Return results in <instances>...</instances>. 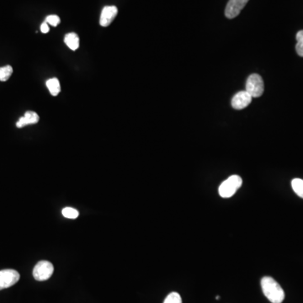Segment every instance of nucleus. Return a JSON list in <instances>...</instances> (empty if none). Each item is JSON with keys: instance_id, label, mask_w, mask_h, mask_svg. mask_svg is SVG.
I'll use <instances>...</instances> for the list:
<instances>
[{"instance_id": "1", "label": "nucleus", "mask_w": 303, "mask_h": 303, "mask_svg": "<svg viewBox=\"0 0 303 303\" xmlns=\"http://www.w3.org/2000/svg\"><path fill=\"white\" fill-rule=\"evenodd\" d=\"M261 288L266 298L271 303H281L284 301L285 291L272 277H263L261 280Z\"/></svg>"}, {"instance_id": "2", "label": "nucleus", "mask_w": 303, "mask_h": 303, "mask_svg": "<svg viewBox=\"0 0 303 303\" xmlns=\"http://www.w3.org/2000/svg\"><path fill=\"white\" fill-rule=\"evenodd\" d=\"M242 184H243V179L241 177L236 174L232 175L226 180H224L219 186V195L222 198H230L238 192V190L242 186Z\"/></svg>"}, {"instance_id": "3", "label": "nucleus", "mask_w": 303, "mask_h": 303, "mask_svg": "<svg viewBox=\"0 0 303 303\" xmlns=\"http://www.w3.org/2000/svg\"><path fill=\"white\" fill-rule=\"evenodd\" d=\"M246 90L253 98L260 97L264 90L263 79L260 75L253 73L250 75L246 82Z\"/></svg>"}, {"instance_id": "4", "label": "nucleus", "mask_w": 303, "mask_h": 303, "mask_svg": "<svg viewBox=\"0 0 303 303\" xmlns=\"http://www.w3.org/2000/svg\"><path fill=\"white\" fill-rule=\"evenodd\" d=\"M54 272V267L49 261H39L33 270V276L38 281H47Z\"/></svg>"}, {"instance_id": "5", "label": "nucleus", "mask_w": 303, "mask_h": 303, "mask_svg": "<svg viewBox=\"0 0 303 303\" xmlns=\"http://www.w3.org/2000/svg\"><path fill=\"white\" fill-rule=\"evenodd\" d=\"M20 278V274L15 270L9 269L0 271V291L14 286Z\"/></svg>"}, {"instance_id": "6", "label": "nucleus", "mask_w": 303, "mask_h": 303, "mask_svg": "<svg viewBox=\"0 0 303 303\" xmlns=\"http://www.w3.org/2000/svg\"><path fill=\"white\" fill-rule=\"evenodd\" d=\"M249 1V0H229L225 9V16L228 19L236 18Z\"/></svg>"}, {"instance_id": "7", "label": "nucleus", "mask_w": 303, "mask_h": 303, "mask_svg": "<svg viewBox=\"0 0 303 303\" xmlns=\"http://www.w3.org/2000/svg\"><path fill=\"white\" fill-rule=\"evenodd\" d=\"M251 95L246 90L239 91L232 99V106L235 109H243L246 108L252 102Z\"/></svg>"}, {"instance_id": "8", "label": "nucleus", "mask_w": 303, "mask_h": 303, "mask_svg": "<svg viewBox=\"0 0 303 303\" xmlns=\"http://www.w3.org/2000/svg\"><path fill=\"white\" fill-rule=\"evenodd\" d=\"M118 10L116 6H105L103 9L100 15V24L103 27H107L109 26L115 18L117 17Z\"/></svg>"}, {"instance_id": "9", "label": "nucleus", "mask_w": 303, "mask_h": 303, "mask_svg": "<svg viewBox=\"0 0 303 303\" xmlns=\"http://www.w3.org/2000/svg\"><path fill=\"white\" fill-rule=\"evenodd\" d=\"M39 121H40V117L35 112L26 111L25 113V116L20 117L19 119L16 123V127L18 128H22L28 125L36 124Z\"/></svg>"}, {"instance_id": "10", "label": "nucleus", "mask_w": 303, "mask_h": 303, "mask_svg": "<svg viewBox=\"0 0 303 303\" xmlns=\"http://www.w3.org/2000/svg\"><path fill=\"white\" fill-rule=\"evenodd\" d=\"M64 43L71 50L76 51L80 48V37L76 33H68L65 35Z\"/></svg>"}, {"instance_id": "11", "label": "nucleus", "mask_w": 303, "mask_h": 303, "mask_svg": "<svg viewBox=\"0 0 303 303\" xmlns=\"http://www.w3.org/2000/svg\"><path fill=\"white\" fill-rule=\"evenodd\" d=\"M46 85L52 96H57L61 92L59 80H57V78H52V79L48 80L46 83Z\"/></svg>"}, {"instance_id": "12", "label": "nucleus", "mask_w": 303, "mask_h": 303, "mask_svg": "<svg viewBox=\"0 0 303 303\" xmlns=\"http://www.w3.org/2000/svg\"><path fill=\"white\" fill-rule=\"evenodd\" d=\"M291 186L293 189L294 192L296 193L299 197L303 198V179H294L291 181Z\"/></svg>"}, {"instance_id": "13", "label": "nucleus", "mask_w": 303, "mask_h": 303, "mask_svg": "<svg viewBox=\"0 0 303 303\" xmlns=\"http://www.w3.org/2000/svg\"><path fill=\"white\" fill-rule=\"evenodd\" d=\"M13 73V68L10 65L0 67V81L6 82Z\"/></svg>"}, {"instance_id": "14", "label": "nucleus", "mask_w": 303, "mask_h": 303, "mask_svg": "<svg viewBox=\"0 0 303 303\" xmlns=\"http://www.w3.org/2000/svg\"><path fill=\"white\" fill-rule=\"evenodd\" d=\"M62 215L66 218L68 219H75L77 218L80 213L76 209L72 208V207H65L62 209Z\"/></svg>"}, {"instance_id": "15", "label": "nucleus", "mask_w": 303, "mask_h": 303, "mask_svg": "<svg viewBox=\"0 0 303 303\" xmlns=\"http://www.w3.org/2000/svg\"><path fill=\"white\" fill-rule=\"evenodd\" d=\"M296 41H297L296 46V52L300 57H303V30H300L296 34Z\"/></svg>"}, {"instance_id": "16", "label": "nucleus", "mask_w": 303, "mask_h": 303, "mask_svg": "<svg viewBox=\"0 0 303 303\" xmlns=\"http://www.w3.org/2000/svg\"><path fill=\"white\" fill-rule=\"evenodd\" d=\"M164 303H182L181 296L177 292H171L167 296Z\"/></svg>"}, {"instance_id": "17", "label": "nucleus", "mask_w": 303, "mask_h": 303, "mask_svg": "<svg viewBox=\"0 0 303 303\" xmlns=\"http://www.w3.org/2000/svg\"><path fill=\"white\" fill-rule=\"evenodd\" d=\"M46 22L56 27L61 22V20H60V18L57 15H48V17L46 18Z\"/></svg>"}, {"instance_id": "18", "label": "nucleus", "mask_w": 303, "mask_h": 303, "mask_svg": "<svg viewBox=\"0 0 303 303\" xmlns=\"http://www.w3.org/2000/svg\"><path fill=\"white\" fill-rule=\"evenodd\" d=\"M41 30L44 34H47L49 31V26H48V23L44 22L42 24V25H41Z\"/></svg>"}]
</instances>
